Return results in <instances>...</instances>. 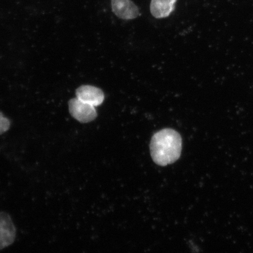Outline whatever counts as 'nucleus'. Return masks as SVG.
Wrapping results in <instances>:
<instances>
[{"instance_id":"1","label":"nucleus","mask_w":253,"mask_h":253,"mask_svg":"<svg viewBox=\"0 0 253 253\" xmlns=\"http://www.w3.org/2000/svg\"><path fill=\"white\" fill-rule=\"evenodd\" d=\"M182 145V138L178 132L171 128L161 129L151 138V157L160 166L173 164L181 156Z\"/></svg>"},{"instance_id":"2","label":"nucleus","mask_w":253,"mask_h":253,"mask_svg":"<svg viewBox=\"0 0 253 253\" xmlns=\"http://www.w3.org/2000/svg\"><path fill=\"white\" fill-rule=\"evenodd\" d=\"M69 110L71 116L82 123L93 121L97 116L95 107L83 102L78 98L69 100Z\"/></svg>"},{"instance_id":"3","label":"nucleus","mask_w":253,"mask_h":253,"mask_svg":"<svg viewBox=\"0 0 253 253\" xmlns=\"http://www.w3.org/2000/svg\"><path fill=\"white\" fill-rule=\"evenodd\" d=\"M16 228L9 214L0 211V251L11 245L15 241Z\"/></svg>"},{"instance_id":"4","label":"nucleus","mask_w":253,"mask_h":253,"mask_svg":"<svg viewBox=\"0 0 253 253\" xmlns=\"http://www.w3.org/2000/svg\"><path fill=\"white\" fill-rule=\"evenodd\" d=\"M113 13L124 20H131L140 15V10L131 0H111Z\"/></svg>"},{"instance_id":"5","label":"nucleus","mask_w":253,"mask_h":253,"mask_svg":"<svg viewBox=\"0 0 253 253\" xmlns=\"http://www.w3.org/2000/svg\"><path fill=\"white\" fill-rule=\"evenodd\" d=\"M76 96L79 100L94 107L102 104L104 100V95L99 88L90 85H83L77 88Z\"/></svg>"},{"instance_id":"6","label":"nucleus","mask_w":253,"mask_h":253,"mask_svg":"<svg viewBox=\"0 0 253 253\" xmlns=\"http://www.w3.org/2000/svg\"><path fill=\"white\" fill-rule=\"evenodd\" d=\"M177 0H151L150 12L157 19L169 17L175 9Z\"/></svg>"},{"instance_id":"7","label":"nucleus","mask_w":253,"mask_h":253,"mask_svg":"<svg viewBox=\"0 0 253 253\" xmlns=\"http://www.w3.org/2000/svg\"><path fill=\"white\" fill-rule=\"evenodd\" d=\"M10 126V122L0 112V135L8 131Z\"/></svg>"}]
</instances>
